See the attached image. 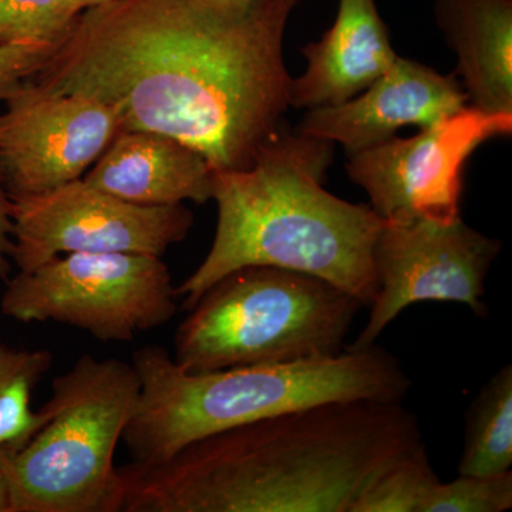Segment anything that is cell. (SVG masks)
<instances>
[{
    "instance_id": "cell-18",
    "label": "cell",
    "mask_w": 512,
    "mask_h": 512,
    "mask_svg": "<svg viewBox=\"0 0 512 512\" xmlns=\"http://www.w3.org/2000/svg\"><path fill=\"white\" fill-rule=\"evenodd\" d=\"M439 481L423 444L367 485L350 512H421L431 488Z\"/></svg>"
},
{
    "instance_id": "cell-24",
    "label": "cell",
    "mask_w": 512,
    "mask_h": 512,
    "mask_svg": "<svg viewBox=\"0 0 512 512\" xmlns=\"http://www.w3.org/2000/svg\"><path fill=\"white\" fill-rule=\"evenodd\" d=\"M0 512H10V485L2 468H0Z\"/></svg>"
},
{
    "instance_id": "cell-7",
    "label": "cell",
    "mask_w": 512,
    "mask_h": 512,
    "mask_svg": "<svg viewBox=\"0 0 512 512\" xmlns=\"http://www.w3.org/2000/svg\"><path fill=\"white\" fill-rule=\"evenodd\" d=\"M0 312L22 323L56 322L103 342H130L167 325L177 296L161 256L133 252L57 255L5 282Z\"/></svg>"
},
{
    "instance_id": "cell-8",
    "label": "cell",
    "mask_w": 512,
    "mask_h": 512,
    "mask_svg": "<svg viewBox=\"0 0 512 512\" xmlns=\"http://www.w3.org/2000/svg\"><path fill=\"white\" fill-rule=\"evenodd\" d=\"M12 264L28 272L57 255L133 252L163 256L184 241L194 215L184 204L121 200L83 178L53 190L12 198Z\"/></svg>"
},
{
    "instance_id": "cell-10",
    "label": "cell",
    "mask_w": 512,
    "mask_h": 512,
    "mask_svg": "<svg viewBox=\"0 0 512 512\" xmlns=\"http://www.w3.org/2000/svg\"><path fill=\"white\" fill-rule=\"evenodd\" d=\"M500 251V241L461 218L448 224L386 222L373 249L376 298L365 328L345 349L372 348L389 323L414 303H463L484 318L485 279Z\"/></svg>"
},
{
    "instance_id": "cell-17",
    "label": "cell",
    "mask_w": 512,
    "mask_h": 512,
    "mask_svg": "<svg viewBox=\"0 0 512 512\" xmlns=\"http://www.w3.org/2000/svg\"><path fill=\"white\" fill-rule=\"evenodd\" d=\"M52 362L49 350L13 349L0 343V454L22 450L45 426L46 410L32 412L30 397Z\"/></svg>"
},
{
    "instance_id": "cell-15",
    "label": "cell",
    "mask_w": 512,
    "mask_h": 512,
    "mask_svg": "<svg viewBox=\"0 0 512 512\" xmlns=\"http://www.w3.org/2000/svg\"><path fill=\"white\" fill-rule=\"evenodd\" d=\"M471 107L512 114V0H434Z\"/></svg>"
},
{
    "instance_id": "cell-25",
    "label": "cell",
    "mask_w": 512,
    "mask_h": 512,
    "mask_svg": "<svg viewBox=\"0 0 512 512\" xmlns=\"http://www.w3.org/2000/svg\"><path fill=\"white\" fill-rule=\"evenodd\" d=\"M109 2H113V0H70V12L73 16H79L83 10L96 8V6Z\"/></svg>"
},
{
    "instance_id": "cell-2",
    "label": "cell",
    "mask_w": 512,
    "mask_h": 512,
    "mask_svg": "<svg viewBox=\"0 0 512 512\" xmlns=\"http://www.w3.org/2000/svg\"><path fill=\"white\" fill-rule=\"evenodd\" d=\"M423 444L403 402L319 404L119 467V512H350L367 485Z\"/></svg>"
},
{
    "instance_id": "cell-5",
    "label": "cell",
    "mask_w": 512,
    "mask_h": 512,
    "mask_svg": "<svg viewBox=\"0 0 512 512\" xmlns=\"http://www.w3.org/2000/svg\"><path fill=\"white\" fill-rule=\"evenodd\" d=\"M363 308L316 276L244 266L218 279L187 311L171 357L185 372L207 373L338 356Z\"/></svg>"
},
{
    "instance_id": "cell-20",
    "label": "cell",
    "mask_w": 512,
    "mask_h": 512,
    "mask_svg": "<svg viewBox=\"0 0 512 512\" xmlns=\"http://www.w3.org/2000/svg\"><path fill=\"white\" fill-rule=\"evenodd\" d=\"M512 508V471L488 476L460 474L436 483L421 512H503Z\"/></svg>"
},
{
    "instance_id": "cell-12",
    "label": "cell",
    "mask_w": 512,
    "mask_h": 512,
    "mask_svg": "<svg viewBox=\"0 0 512 512\" xmlns=\"http://www.w3.org/2000/svg\"><path fill=\"white\" fill-rule=\"evenodd\" d=\"M467 101L456 73L444 76L397 56L362 93L336 106L308 110L296 131L342 144L349 157L386 143L409 124L434 126L466 109Z\"/></svg>"
},
{
    "instance_id": "cell-11",
    "label": "cell",
    "mask_w": 512,
    "mask_h": 512,
    "mask_svg": "<svg viewBox=\"0 0 512 512\" xmlns=\"http://www.w3.org/2000/svg\"><path fill=\"white\" fill-rule=\"evenodd\" d=\"M119 131V117L107 104L26 80L0 114V171L10 198L80 180Z\"/></svg>"
},
{
    "instance_id": "cell-1",
    "label": "cell",
    "mask_w": 512,
    "mask_h": 512,
    "mask_svg": "<svg viewBox=\"0 0 512 512\" xmlns=\"http://www.w3.org/2000/svg\"><path fill=\"white\" fill-rule=\"evenodd\" d=\"M296 3L224 13L197 0H113L83 10L29 80L93 97L121 130L173 137L214 171L245 170L289 107L282 45Z\"/></svg>"
},
{
    "instance_id": "cell-9",
    "label": "cell",
    "mask_w": 512,
    "mask_h": 512,
    "mask_svg": "<svg viewBox=\"0 0 512 512\" xmlns=\"http://www.w3.org/2000/svg\"><path fill=\"white\" fill-rule=\"evenodd\" d=\"M511 130L512 114L484 113L470 106L421 128L414 137H393L349 156L346 170L384 222L448 224L461 218L467 158L485 141Z\"/></svg>"
},
{
    "instance_id": "cell-3",
    "label": "cell",
    "mask_w": 512,
    "mask_h": 512,
    "mask_svg": "<svg viewBox=\"0 0 512 512\" xmlns=\"http://www.w3.org/2000/svg\"><path fill=\"white\" fill-rule=\"evenodd\" d=\"M332 158L330 141L279 128L245 170L214 171L217 231L202 264L175 288L184 311L222 276L256 265L316 276L372 305L373 249L386 222L322 187Z\"/></svg>"
},
{
    "instance_id": "cell-22",
    "label": "cell",
    "mask_w": 512,
    "mask_h": 512,
    "mask_svg": "<svg viewBox=\"0 0 512 512\" xmlns=\"http://www.w3.org/2000/svg\"><path fill=\"white\" fill-rule=\"evenodd\" d=\"M12 198L0 171V281L6 282L12 271L13 252Z\"/></svg>"
},
{
    "instance_id": "cell-21",
    "label": "cell",
    "mask_w": 512,
    "mask_h": 512,
    "mask_svg": "<svg viewBox=\"0 0 512 512\" xmlns=\"http://www.w3.org/2000/svg\"><path fill=\"white\" fill-rule=\"evenodd\" d=\"M59 42H18L0 45V103L42 70Z\"/></svg>"
},
{
    "instance_id": "cell-14",
    "label": "cell",
    "mask_w": 512,
    "mask_h": 512,
    "mask_svg": "<svg viewBox=\"0 0 512 512\" xmlns=\"http://www.w3.org/2000/svg\"><path fill=\"white\" fill-rule=\"evenodd\" d=\"M212 175L204 156L173 137L121 130L83 180L134 204H204L212 200Z\"/></svg>"
},
{
    "instance_id": "cell-4",
    "label": "cell",
    "mask_w": 512,
    "mask_h": 512,
    "mask_svg": "<svg viewBox=\"0 0 512 512\" xmlns=\"http://www.w3.org/2000/svg\"><path fill=\"white\" fill-rule=\"evenodd\" d=\"M140 380L136 412L123 440L131 463L173 456L208 434L332 402H403L412 380L377 346L298 362L185 372L163 346L133 355Z\"/></svg>"
},
{
    "instance_id": "cell-16",
    "label": "cell",
    "mask_w": 512,
    "mask_h": 512,
    "mask_svg": "<svg viewBox=\"0 0 512 512\" xmlns=\"http://www.w3.org/2000/svg\"><path fill=\"white\" fill-rule=\"evenodd\" d=\"M512 466V366L501 367L481 387L467 412L458 474L488 476Z\"/></svg>"
},
{
    "instance_id": "cell-19",
    "label": "cell",
    "mask_w": 512,
    "mask_h": 512,
    "mask_svg": "<svg viewBox=\"0 0 512 512\" xmlns=\"http://www.w3.org/2000/svg\"><path fill=\"white\" fill-rule=\"evenodd\" d=\"M76 18L70 0H0V45L60 42Z\"/></svg>"
},
{
    "instance_id": "cell-6",
    "label": "cell",
    "mask_w": 512,
    "mask_h": 512,
    "mask_svg": "<svg viewBox=\"0 0 512 512\" xmlns=\"http://www.w3.org/2000/svg\"><path fill=\"white\" fill-rule=\"evenodd\" d=\"M138 396L136 370L119 359L84 353L56 377L45 426L22 450L0 454L10 512H119L114 456Z\"/></svg>"
},
{
    "instance_id": "cell-13",
    "label": "cell",
    "mask_w": 512,
    "mask_h": 512,
    "mask_svg": "<svg viewBox=\"0 0 512 512\" xmlns=\"http://www.w3.org/2000/svg\"><path fill=\"white\" fill-rule=\"evenodd\" d=\"M302 53L308 67L289 84V107L308 110L352 99L397 59L376 0H339L332 28Z\"/></svg>"
},
{
    "instance_id": "cell-23",
    "label": "cell",
    "mask_w": 512,
    "mask_h": 512,
    "mask_svg": "<svg viewBox=\"0 0 512 512\" xmlns=\"http://www.w3.org/2000/svg\"><path fill=\"white\" fill-rule=\"evenodd\" d=\"M197 2L224 13H244L254 5L255 0H197Z\"/></svg>"
}]
</instances>
